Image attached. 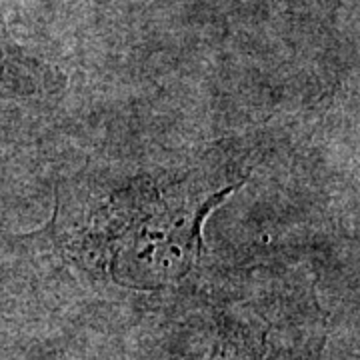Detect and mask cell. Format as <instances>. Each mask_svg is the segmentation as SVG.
<instances>
[{
	"mask_svg": "<svg viewBox=\"0 0 360 360\" xmlns=\"http://www.w3.org/2000/svg\"><path fill=\"white\" fill-rule=\"evenodd\" d=\"M162 196L155 188L124 191L94 220L89 240L104 252L110 270L130 276H180L202 250L200 229L208 212L234 191Z\"/></svg>",
	"mask_w": 360,
	"mask_h": 360,
	"instance_id": "cell-1",
	"label": "cell"
}]
</instances>
